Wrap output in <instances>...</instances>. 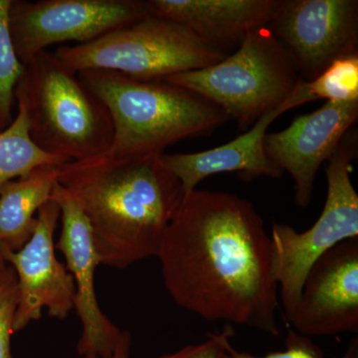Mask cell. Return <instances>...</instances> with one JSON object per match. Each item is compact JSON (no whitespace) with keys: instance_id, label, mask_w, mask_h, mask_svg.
<instances>
[{"instance_id":"44dd1931","label":"cell","mask_w":358,"mask_h":358,"mask_svg":"<svg viewBox=\"0 0 358 358\" xmlns=\"http://www.w3.org/2000/svg\"><path fill=\"white\" fill-rule=\"evenodd\" d=\"M18 305V286L10 266L0 270V358H13L11 336Z\"/></svg>"},{"instance_id":"277c9868","label":"cell","mask_w":358,"mask_h":358,"mask_svg":"<svg viewBox=\"0 0 358 358\" xmlns=\"http://www.w3.org/2000/svg\"><path fill=\"white\" fill-rule=\"evenodd\" d=\"M24 107L32 141L67 162L101 157L114 138L103 103L53 52L43 51L25 65L15 89Z\"/></svg>"},{"instance_id":"d6986e66","label":"cell","mask_w":358,"mask_h":358,"mask_svg":"<svg viewBox=\"0 0 358 358\" xmlns=\"http://www.w3.org/2000/svg\"><path fill=\"white\" fill-rule=\"evenodd\" d=\"M11 1L0 0V131L13 121L15 89L25 68L16 54L9 28Z\"/></svg>"},{"instance_id":"ba28073f","label":"cell","mask_w":358,"mask_h":358,"mask_svg":"<svg viewBox=\"0 0 358 358\" xmlns=\"http://www.w3.org/2000/svg\"><path fill=\"white\" fill-rule=\"evenodd\" d=\"M148 14L143 0H13L9 28L25 66L51 45L88 43Z\"/></svg>"},{"instance_id":"603a6c76","label":"cell","mask_w":358,"mask_h":358,"mask_svg":"<svg viewBox=\"0 0 358 358\" xmlns=\"http://www.w3.org/2000/svg\"><path fill=\"white\" fill-rule=\"evenodd\" d=\"M131 346V336L129 331H122L121 338L117 341V345L112 357L110 358H129ZM85 358H100L94 355H89Z\"/></svg>"},{"instance_id":"7c38bea8","label":"cell","mask_w":358,"mask_h":358,"mask_svg":"<svg viewBox=\"0 0 358 358\" xmlns=\"http://www.w3.org/2000/svg\"><path fill=\"white\" fill-rule=\"evenodd\" d=\"M288 322L308 338L358 333V238L313 263Z\"/></svg>"},{"instance_id":"8992f818","label":"cell","mask_w":358,"mask_h":358,"mask_svg":"<svg viewBox=\"0 0 358 358\" xmlns=\"http://www.w3.org/2000/svg\"><path fill=\"white\" fill-rule=\"evenodd\" d=\"M53 53L75 73L110 71L141 81L203 69L228 55L182 25L150 14L94 41L64 45Z\"/></svg>"},{"instance_id":"5bb4252c","label":"cell","mask_w":358,"mask_h":358,"mask_svg":"<svg viewBox=\"0 0 358 358\" xmlns=\"http://www.w3.org/2000/svg\"><path fill=\"white\" fill-rule=\"evenodd\" d=\"M282 0H148L150 15L187 28L212 46L240 44L249 32L271 24ZM227 53V52H226Z\"/></svg>"},{"instance_id":"ac0fdd59","label":"cell","mask_w":358,"mask_h":358,"mask_svg":"<svg viewBox=\"0 0 358 358\" xmlns=\"http://www.w3.org/2000/svg\"><path fill=\"white\" fill-rule=\"evenodd\" d=\"M317 100L358 101V54L334 61L312 81L300 80L286 101L292 110Z\"/></svg>"},{"instance_id":"7402d4cb","label":"cell","mask_w":358,"mask_h":358,"mask_svg":"<svg viewBox=\"0 0 358 358\" xmlns=\"http://www.w3.org/2000/svg\"><path fill=\"white\" fill-rule=\"evenodd\" d=\"M234 336V327L225 324L217 333L207 334L206 341L199 345H186L178 352L159 358H220L231 345Z\"/></svg>"},{"instance_id":"6da1fadb","label":"cell","mask_w":358,"mask_h":358,"mask_svg":"<svg viewBox=\"0 0 358 358\" xmlns=\"http://www.w3.org/2000/svg\"><path fill=\"white\" fill-rule=\"evenodd\" d=\"M157 257L178 307L207 322L279 334L272 240L249 200L229 192L187 193Z\"/></svg>"},{"instance_id":"9a60e30c","label":"cell","mask_w":358,"mask_h":358,"mask_svg":"<svg viewBox=\"0 0 358 358\" xmlns=\"http://www.w3.org/2000/svg\"><path fill=\"white\" fill-rule=\"evenodd\" d=\"M289 110L286 101L263 115L246 133L220 147L192 154H162L164 164L180 181L185 194L197 189L208 176L236 173L246 180L260 176L277 178L282 171L264 150V138L275 119Z\"/></svg>"},{"instance_id":"30bf717a","label":"cell","mask_w":358,"mask_h":358,"mask_svg":"<svg viewBox=\"0 0 358 358\" xmlns=\"http://www.w3.org/2000/svg\"><path fill=\"white\" fill-rule=\"evenodd\" d=\"M59 219L60 208L50 199L39 209L34 232L24 246L17 251L3 248L6 263L17 279L14 333L41 319L44 310L49 317L64 320L74 308V281L55 253L54 233Z\"/></svg>"},{"instance_id":"8fae6325","label":"cell","mask_w":358,"mask_h":358,"mask_svg":"<svg viewBox=\"0 0 358 358\" xmlns=\"http://www.w3.org/2000/svg\"><path fill=\"white\" fill-rule=\"evenodd\" d=\"M50 199L60 208V238L56 248L66 260L75 285V305L82 326L77 350L80 355L110 358L122 331L101 310L95 289L96 268L101 264L93 233L83 210L67 189L54 185Z\"/></svg>"},{"instance_id":"9c48e42d","label":"cell","mask_w":358,"mask_h":358,"mask_svg":"<svg viewBox=\"0 0 358 358\" xmlns=\"http://www.w3.org/2000/svg\"><path fill=\"white\" fill-rule=\"evenodd\" d=\"M268 28L301 79L312 81L334 61L358 54V1L282 0Z\"/></svg>"},{"instance_id":"52a82bcc","label":"cell","mask_w":358,"mask_h":358,"mask_svg":"<svg viewBox=\"0 0 358 358\" xmlns=\"http://www.w3.org/2000/svg\"><path fill=\"white\" fill-rule=\"evenodd\" d=\"M357 152V129L352 128L327 162L326 203L310 229L298 232L287 224H273L274 275L287 322L313 263L341 242L358 238V195L350 178Z\"/></svg>"},{"instance_id":"5b68a950","label":"cell","mask_w":358,"mask_h":358,"mask_svg":"<svg viewBox=\"0 0 358 358\" xmlns=\"http://www.w3.org/2000/svg\"><path fill=\"white\" fill-rule=\"evenodd\" d=\"M300 80L293 59L266 26L249 32L220 62L164 81L206 99L245 131L281 106Z\"/></svg>"},{"instance_id":"7a4b0ae2","label":"cell","mask_w":358,"mask_h":358,"mask_svg":"<svg viewBox=\"0 0 358 358\" xmlns=\"http://www.w3.org/2000/svg\"><path fill=\"white\" fill-rule=\"evenodd\" d=\"M162 155L58 166V183L83 210L102 265L126 268L159 254L185 195Z\"/></svg>"},{"instance_id":"ffe728a7","label":"cell","mask_w":358,"mask_h":358,"mask_svg":"<svg viewBox=\"0 0 358 358\" xmlns=\"http://www.w3.org/2000/svg\"><path fill=\"white\" fill-rule=\"evenodd\" d=\"M220 358H324V352L308 336H303L296 331H289L285 341L284 352L255 355L239 352L231 345ZM341 358H358L357 336H355L350 341Z\"/></svg>"},{"instance_id":"3957f363","label":"cell","mask_w":358,"mask_h":358,"mask_svg":"<svg viewBox=\"0 0 358 358\" xmlns=\"http://www.w3.org/2000/svg\"><path fill=\"white\" fill-rule=\"evenodd\" d=\"M77 74L112 120V145L101 155L107 159L164 154L169 145L211 134L231 121L206 99L164 80L141 81L103 70Z\"/></svg>"},{"instance_id":"cb8c5ba5","label":"cell","mask_w":358,"mask_h":358,"mask_svg":"<svg viewBox=\"0 0 358 358\" xmlns=\"http://www.w3.org/2000/svg\"><path fill=\"white\" fill-rule=\"evenodd\" d=\"M7 266L6 257H4L3 253V247H2V244L0 243V270L6 268Z\"/></svg>"},{"instance_id":"2e32d148","label":"cell","mask_w":358,"mask_h":358,"mask_svg":"<svg viewBox=\"0 0 358 358\" xmlns=\"http://www.w3.org/2000/svg\"><path fill=\"white\" fill-rule=\"evenodd\" d=\"M58 166H42L0 186V243L17 251L32 236L39 209L50 200Z\"/></svg>"},{"instance_id":"4fadbf2b","label":"cell","mask_w":358,"mask_h":358,"mask_svg":"<svg viewBox=\"0 0 358 358\" xmlns=\"http://www.w3.org/2000/svg\"><path fill=\"white\" fill-rule=\"evenodd\" d=\"M357 119L358 101L326 102L315 112L296 117L288 128L265 134L266 155L293 178L299 207L310 203L320 166L355 128Z\"/></svg>"},{"instance_id":"e0dca14e","label":"cell","mask_w":358,"mask_h":358,"mask_svg":"<svg viewBox=\"0 0 358 358\" xmlns=\"http://www.w3.org/2000/svg\"><path fill=\"white\" fill-rule=\"evenodd\" d=\"M17 108L13 121L0 131V186L24 178L39 167L68 164L60 157L47 154L32 141L24 107L17 102Z\"/></svg>"}]
</instances>
